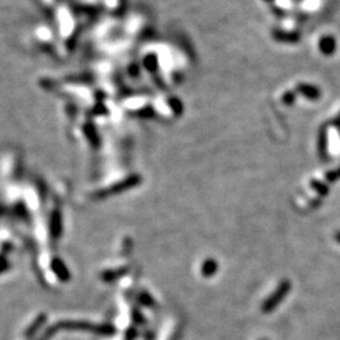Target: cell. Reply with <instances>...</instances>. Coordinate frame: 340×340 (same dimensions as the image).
<instances>
[{
  "label": "cell",
  "instance_id": "5b68a950",
  "mask_svg": "<svg viewBox=\"0 0 340 340\" xmlns=\"http://www.w3.org/2000/svg\"><path fill=\"white\" fill-rule=\"evenodd\" d=\"M139 301L144 306H149V308H152V306L154 305V300H153V298L148 293H141V294H140V295H139Z\"/></svg>",
  "mask_w": 340,
  "mask_h": 340
},
{
  "label": "cell",
  "instance_id": "8992f818",
  "mask_svg": "<svg viewBox=\"0 0 340 340\" xmlns=\"http://www.w3.org/2000/svg\"><path fill=\"white\" fill-rule=\"evenodd\" d=\"M336 239H338V241L340 242V232H339V233H336Z\"/></svg>",
  "mask_w": 340,
  "mask_h": 340
},
{
  "label": "cell",
  "instance_id": "3957f363",
  "mask_svg": "<svg viewBox=\"0 0 340 340\" xmlns=\"http://www.w3.org/2000/svg\"><path fill=\"white\" fill-rule=\"evenodd\" d=\"M127 268H119V270H110L106 271V272L102 273V280L107 281V282H111V281L117 280V278L122 277L125 273H127Z\"/></svg>",
  "mask_w": 340,
  "mask_h": 340
},
{
  "label": "cell",
  "instance_id": "7a4b0ae2",
  "mask_svg": "<svg viewBox=\"0 0 340 340\" xmlns=\"http://www.w3.org/2000/svg\"><path fill=\"white\" fill-rule=\"evenodd\" d=\"M218 271V262L213 258H209V260H206L202 265L201 272L204 277H212L214 273Z\"/></svg>",
  "mask_w": 340,
  "mask_h": 340
},
{
  "label": "cell",
  "instance_id": "277c9868",
  "mask_svg": "<svg viewBox=\"0 0 340 340\" xmlns=\"http://www.w3.org/2000/svg\"><path fill=\"white\" fill-rule=\"evenodd\" d=\"M137 181H139V178H131V179H129V180L124 181V183L119 184V185H115L114 188L110 189L109 193L114 194V193H117V191H121V190H125V189L131 188V186H134L135 184L137 183Z\"/></svg>",
  "mask_w": 340,
  "mask_h": 340
},
{
  "label": "cell",
  "instance_id": "6da1fadb",
  "mask_svg": "<svg viewBox=\"0 0 340 340\" xmlns=\"http://www.w3.org/2000/svg\"><path fill=\"white\" fill-rule=\"evenodd\" d=\"M291 290V282L288 280L282 281V282L278 285V287L276 288L272 293V295L268 299H266L262 304V311L263 313H271V311L275 310L278 305H280L281 301L287 296V294Z\"/></svg>",
  "mask_w": 340,
  "mask_h": 340
}]
</instances>
